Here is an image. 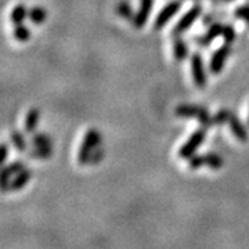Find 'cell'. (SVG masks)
Segmentation results:
<instances>
[{
	"instance_id": "cell-1",
	"label": "cell",
	"mask_w": 249,
	"mask_h": 249,
	"mask_svg": "<svg viewBox=\"0 0 249 249\" xmlns=\"http://www.w3.org/2000/svg\"><path fill=\"white\" fill-rule=\"evenodd\" d=\"M175 115L178 118H196L199 126L205 129L213 127V116H211L208 108L196 104H180L175 108Z\"/></svg>"
},
{
	"instance_id": "cell-2",
	"label": "cell",
	"mask_w": 249,
	"mask_h": 249,
	"mask_svg": "<svg viewBox=\"0 0 249 249\" xmlns=\"http://www.w3.org/2000/svg\"><path fill=\"white\" fill-rule=\"evenodd\" d=\"M103 142V136L98 132L97 129L91 127L89 129L85 137H83V142L80 144L79 151H78V162L79 165H86L89 163L90 158L93 155V152L97 150L98 147L101 145Z\"/></svg>"
},
{
	"instance_id": "cell-3",
	"label": "cell",
	"mask_w": 249,
	"mask_h": 249,
	"mask_svg": "<svg viewBox=\"0 0 249 249\" xmlns=\"http://www.w3.org/2000/svg\"><path fill=\"white\" fill-rule=\"evenodd\" d=\"M202 11H204V7H202V4L199 1L193 4L183 14V17L175 24V27L172 29V36L176 37V36H181L183 34H186L187 31L194 25V22H196V19L202 16Z\"/></svg>"
},
{
	"instance_id": "cell-4",
	"label": "cell",
	"mask_w": 249,
	"mask_h": 249,
	"mask_svg": "<svg viewBox=\"0 0 249 249\" xmlns=\"http://www.w3.org/2000/svg\"><path fill=\"white\" fill-rule=\"evenodd\" d=\"M205 139H206V129L202 127V126H199L196 132L187 139L186 142L180 147L178 157L181 160H190L193 155H196V151L199 150V147L204 144Z\"/></svg>"
},
{
	"instance_id": "cell-5",
	"label": "cell",
	"mask_w": 249,
	"mask_h": 249,
	"mask_svg": "<svg viewBox=\"0 0 249 249\" xmlns=\"http://www.w3.org/2000/svg\"><path fill=\"white\" fill-rule=\"evenodd\" d=\"M190 65H191V75L193 80L198 89H204L208 83V73L205 68V61L202 54L199 52H194L190 55Z\"/></svg>"
},
{
	"instance_id": "cell-6",
	"label": "cell",
	"mask_w": 249,
	"mask_h": 249,
	"mask_svg": "<svg viewBox=\"0 0 249 249\" xmlns=\"http://www.w3.org/2000/svg\"><path fill=\"white\" fill-rule=\"evenodd\" d=\"M183 7V0H170L169 3H166L160 11L158 13V16L155 17L154 21V29L155 31H160L169 24V21L172 18L178 14V11Z\"/></svg>"
},
{
	"instance_id": "cell-7",
	"label": "cell",
	"mask_w": 249,
	"mask_h": 249,
	"mask_svg": "<svg viewBox=\"0 0 249 249\" xmlns=\"http://www.w3.org/2000/svg\"><path fill=\"white\" fill-rule=\"evenodd\" d=\"M230 54H231V46L229 43H224L219 49L214 50L213 54L211 55V60H209V71L212 75L222 73Z\"/></svg>"
},
{
	"instance_id": "cell-8",
	"label": "cell",
	"mask_w": 249,
	"mask_h": 249,
	"mask_svg": "<svg viewBox=\"0 0 249 249\" xmlns=\"http://www.w3.org/2000/svg\"><path fill=\"white\" fill-rule=\"evenodd\" d=\"M223 25H224V24L219 22V21H214L213 24H211V25L208 27V29H206V32H205L204 35L194 37V42L196 43V46H198V47H202V49H206V47L211 46V43L213 42L214 39L222 37Z\"/></svg>"
},
{
	"instance_id": "cell-9",
	"label": "cell",
	"mask_w": 249,
	"mask_h": 249,
	"mask_svg": "<svg viewBox=\"0 0 249 249\" xmlns=\"http://www.w3.org/2000/svg\"><path fill=\"white\" fill-rule=\"evenodd\" d=\"M152 7H154V0H140L139 10L136 11L133 19H132V27L136 29H142L145 27L148 18L151 16Z\"/></svg>"
},
{
	"instance_id": "cell-10",
	"label": "cell",
	"mask_w": 249,
	"mask_h": 249,
	"mask_svg": "<svg viewBox=\"0 0 249 249\" xmlns=\"http://www.w3.org/2000/svg\"><path fill=\"white\" fill-rule=\"evenodd\" d=\"M24 169H25V162H22V160H14L10 165L3 166V170H1V191L3 193L9 191L11 178H14L16 175H18Z\"/></svg>"
},
{
	"instance_id": "cell-11",
	"label": "cell",
	"mask_w": 249,
	"mask_h": 249,
	"mask_svg": "<svg viewBox=\"0 0 249 249\" xmlns=\"http://www.w3.org/2000/svg\"><path fill=\"white\" fill-rule=\"evenodd\" d=\"M229 127L231 130L232 136L241 142H247L249 140V132L248 127L241 122V119L238 116L235 115L234 112L230 116V121H229Z\"/></svg>"
},
{
	"instance_id": "cell-12",
	"label": "cell",
	"mask_w": 249,
	"mask_h": 249,
	"mask_svg": "<svg viewBox=\"0 0 249 249\" xmlns=\"http://www.w3.org/2000/svg\"><path fill=\"white\" fill-rule=\"evenodd\" d=\"M173 58L176 62H183L188 58L190 54V47L187 45V42L181 37V36H176L173 39Z\"/></svg>"
},
{
	"instance_id": "cell-13",
	"label": "cell",
	"mask_w": 249,
	"mask_h": 249,
	"mask_svg": "<svg viewBox=\"0 0 249 249\" xmlns=\"http://www.w3.org/2000/svg\"><path fill=\"white\" fill-rule=\"evenodd\" d=\"M31 178H32V172L25 168L22 172H19L18 175H16L13 178V180L10 181L9 191H19V190H22L29 183Z\"/></svg>"
},
{
	"instance_id": "cell-14",
	"label": "cell",
	"mask_w": 249,
	"mask_h": 249,
	"mask_svg": "<svg viewBox=\"0 0 249 249\" xmlns=\"http://www.w3.org/2000/svg\"><path fill=\"white\" fill-rule=\"evenodd\" d=\"M40 121V111L39 108H31L28 111L27 116H25V124H24V129L25 133L34 134L37 129V124Z\"/></svg>"
},
{
	"instance_id": "cell-15",
	"label": "cell",
	"mask_w": 249,
	"mask_h": 249,
	"mask_svg": "<svg viewBox=\"0 0 249 249\" xmlns=\"http://www.w3.org/2000/svg\"><path fill=\"white\" fill-rule=\"evenodd\" d=\"M29 16V9H28L25 4H17L14 6L11 13H10V22L13 25H19V24H24V21L27 19Z\"/></svg>"
},
{
	"instance_id": "cell-16",
	"label": "cell",
	"mask_w": 249,
	"mask_h": 249,
	"mask_svg": "<svg viewBox=\"0 0 249 249\" xmlns=\"http://www.w3.org/2000/svg\"><path fill=\"white\" fill-rule=\"evenodd\" d=\"M10 140H11L13 147H14L18 152H27L28 150L27 137H25V134L22 133L21 130H18V129L11 130V132H10Z\"/></svg>"
},
{
	"instance_id": "cell-17",
	"label": "cell",
	"mask_w": 249,
	"mask_h": 249,
	"mask_svg": "<svg viewBox=\"0 0 249 249\" xmlns=\"http://www.w3.org/2000/svg\"><path fill=\"white\" fill-rule=\"evenodd\" d=\"M204 155H205V166H206V168H209V169H212V170L222 169L223 165H224V160H223L222 157H220L217 152L209 151V152H205Z\"/></svg>"
},
{
	"instance_id": "cell-18",
	"label": "cell",
	"mask_w": 249,
	"mask_h": 249,
	"mask_svg": "<svg viewBox=\"0 0 249 249\" xmlns=\"http://www.w3.org/2000/svg\"><path fill=\"white\" fill-rule=\"evenodd\" d=\"M53 155V147L45 145V147H34L31 151H28V157L31 160H49Z\"/></svg>"
},
{
	"instance_id": "cell-19",
	"label": "cell",
	"mask_w": 249,
	"mask_h": 249,
	"mask_svg": "<svg viewBox=\"0 0 249 249\" xmlns=\"http://www.w3.org/2000/svg\"><path fill=\"white\" fill-rule=\"evenodd\" d=\"M28 19L35 25H42L47 19V10L45 7H42V6H35V7L29 9Z\"/></svg>"
},
{
	"instance_id": "cell-20",
	"label": "cell",
	"mask_w": 249,
	"mask_h": 249,
	"mask_svg": "<svg viewBox=\"0 0 249 249\" xmlns=\"http://www.w3.org/2000/svg\"><path fill=\"white\" fill-rule=\"evenodd\" d=\"M115 13L118 17L124 18V19H129L130 22H132V19L134 17V13L133 7H132V4L129 3V1H126V0H122L118 6L115 7Z\"/></svg>"
},
{
	"instance_id": "cell-21",
	"label": "cell",
	"mask_w": 249,
	"mask_h": 249,
	"mask_svg": "<svg viewBox=\"0 0 249 249\" xmlns=\"http://www.w3.org/2000/svg\"><path fill=\"white\" fill-rule=\"evenodd\" d=\"M31 29L25 25V24H19V25H14L13 29V36L18 42H28L31 39Z\"/></svg>"
},
{
	"instance_id": "cell-22",
	"label": "cell",
	"mask_w": 249,
	"mask_h": 249,
	"mask_svg": "<svg viewBox=\"0 0 249 249\" xmlns=\"http://www.w3.org/2000/svg\"><path fill=\"white\" fill-rule=\"evenodd\" d=\"M231 111L229 108H220L216 114L213 115V124L214 126H223V124H229L230 116H231Z\"/></svg>"
},
{
	"instance_id": "cell-23",
	"label": "cell",
	"mask_w": 249,
	"mask_h": 249,
	"mask_svg": "<svg viewBox=\"0 0 249 249\" xmlns=\"http://www.w3.org/2000/svg\"><path fill=\"white\" fill-rule=\"evenodd\" d=\"M31 142L34 147H45V145H52V137L46 133H34L31 137Z\"/></svg>"
},
{
	"instance_id": "cell-24",
	"label": "cell",
	"mask_w": 249,
	"mask_h": 249,
	"mask_svg": "<svg viewBox=\"0 0 249 249\" xmlns=\"http://www.w3.org/2000/svg\"><path fill=\"white\" fill-rule=\"evenodd\" d=\"M222 37L223 40H224V43H229V45L234 43V40L237 39V31H235V28L232 27L231 24H224L223 25Z\"/></svg>"
},
{
	"instance_id": "cell-25",
	"label": "cell",
	"mask_w": 249,
	"mask_h": 249,
	"mask_svg": "<svg viewBox=\"0 0 249 249\" xmlns=\"http://www.w3.org/2000/svg\"><path fill=\"white\" fill-rule=\"evenodd\" d=\"M187 162H188V168L191 170L201 169L205 166V155L204 154H196L190 160H187Z\"/></svg>"
},
{
	"instance_id": "cell-26",
	"label": "cell",
	"mask_w": 249,
	"mask_h": 249,
	"mask_svg": "<svg viewBox=\"0 0 249 249\" xmlns=\"http://www.w3.org/2000/svg\"><path fill=\"white\" fill-rule=\"evenodd\" d=\"M234 17L241 21H245L249 25V4H242L234 10Z\"/></svg>"
},
{
	"instance_id": "cell-27",
	"label": "cell",
	"mask_w": 249,
	"mask_h": 249,
	"mask_svg": "<svg viewBox=\"0 0 249 249\" xmlns=\"http://www.w3.org/2000/svg\"><path fill=\"white\" fill-rule=\"evenodd\" d=\"M104 155H106V150L100 145L96 151L93 152V155H91V158H90V165H96V163H100L101 160H104Z\"/></svg>"
},
{
	"instance_id": "cell-28",
	"label": "cell",
	"mask_w": 249,
	"mask_h": 249,
	"mask_svg": "<svg viewBox=\"0 0 249 249\" xmlns=\"http://www.w3.org/2000/svg\"><path fill=\"white\" fill-rule=\"evenodd\" d=\"M9 157V145L7 142H1V163L4 165Z\"/></svg>"
},
{
	"instance_id": "cell-29",
	"label": "cell",
	"mask_w": 249,
	"mask_h": 249,
	"mask_svg": "<svg viewBox=\"0 0 249 249\" xmlns=\"http://www.w3.org/2000/svg\"><path fill=\"white\" fill-rule=\"evenodd\" d=\"M211 1H212V3H214V4H217V3H219V0H211Z\"/></svg>"
},
{
	"instance_id": "cell-30",
	"label": "cell",
	"mask_w": 249,
	"mask_h": 249,
	"mask_svg": "<svg viewBox=\"0 0 249 249\" xmlns=\"http://www.w3.org/2000/svg\"><path fill=\"white\" fill-rule=\"evenodd\" d=\"M223 1H226V3H230V1H234V0H223Z\"/></svg>"
},
{
	"instance_id": "cell-31",
	"label": "cell",
	"mask_w": 249,
	"mask_h": 249,
	"mask_svg": "<svg viewBox=\"0 0 249 249\" xmlns=\"http://www.w3.org/2000/svg\"><path fill=\"white\" fill-rule=\"evenodd\" d=\"M194 1H196V3H198V1H199V0H194Z\"/></svg>"
},
{
	"instance_id": "cell-32",
	"label": "cell",
	"mask_w": 249,
	"mask_h": 249,
	"mask_svg": "<svg viewBox=\"0 0 249 249\" xmlns=\"http://www.w3.org/2000/svg\"><path fill=\"white\" fill-rule=\"evenodd\" d=\"M248 124H249V116H248Z\"/></svg>"
}]
</instances>
